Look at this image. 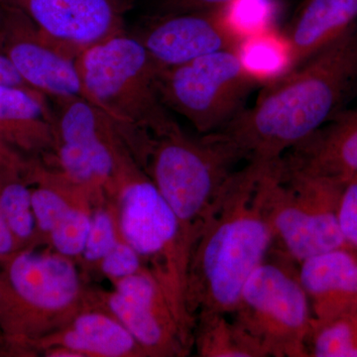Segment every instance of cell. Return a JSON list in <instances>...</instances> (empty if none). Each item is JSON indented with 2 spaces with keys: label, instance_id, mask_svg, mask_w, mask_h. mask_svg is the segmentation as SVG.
I'll list each match as a JSON object with an SVG mask.
<instances>
[{
  "label": "cell",
  "instance_id": "cell-14",
  "mask_svg": "<svg viewBox=\"0 0 357 357\" xmlns=\"http://www.w3.org/2000/svg\"><path fill=\"white\" fill-rule=\"evenodd\" d=\"M137 0H0L25 13L51 39L77 54L126 32Z\"/></svg>",
  "mask_w": 357,
  "mask_h": 357
},
{
  "label": "cell",
  "instance_id": "cell-9",
  "mask_svg": "<svg viewBox=\"0 0 357 357\" xmlns=\"http://www.w3.org/2000/svg\"><path fill=\"white\" fill-rule=\"evenodd\" d=\"M274 250L246 281L231 316L268 357H309L307 340L314 321L309 299L297 263Z\"/></svg>",
  "mask_w": 357,
  "mask_h": 357
},
{
  "label": "cell",
  "instance_id": "cell-1",
  "mask_svg": "<svg viewBox=\"0 0 357 357\" xmlns=\"http://www.w3.org/2000/svg\"><path fill=\"white\" fill-rule=\"evenodd\" d=\"M301 66L215 131L241 161L280 159L357 100V25Z\"/></svg>",
  "mask_w": 357,
  "mask_h": 357
},
{
  "label": "cell",
  "instance_id": "cell-5",
  "mask_svg": "<svg viewBox=\"0 0 357 357\" xmlns=\"http://www.w3.org/2000/svg\"><path fill=\"white\" fill-rule=\"evenodd\" d=\"M77 66L91 102L114 122L129 150L173 121L159 96L158 68L130 33L82 52Z\"/></svg>",
  "mask_w": 357,
  "mask_h": 357
},
{
  "label": "cell",
  "instance_id": "cell-13",
  "mask_svg": "<svg viewBox=\"0 0 357 357\" xmlns=\"http://www.w3.org/2000/svg\"><path fill=\"white\" fill-rule=\"evenodd\" d=\"M160 70L187 64L215 52L236 51L243 37L222 10L147 16L130 32Z\"/></svg>",
  "mask_w": 357,
  "mask_h": 357
},
{
  "label": "cell",
  "instance_id": "cell-28",
  "mask_svg": "<svg viewBox=\"0 0 357 357\" xmlns=\"http://www.w3.org/2000/svg\"><path fill=\"white\" fill-rule=\"evenodd\" d=\"M338 223L347 246L357 251V177L347 181L342 187Z\"/></svg>",
  "mask_w": 357,
  "mask_h": 357
},
{
  "label": "cell",
  "instance_id": "cell-25",
  "mask_svg": "<svg viewBox=\"0 0 357 357\" xmlns=\"http://www.w3.org/2000/svg\"><path fill=\"white\" fill-rule=\"evenodd\" d=\"M93 208L91 201L81 202L73 206L55 225L45 241V245L77 263L88 238Z\"/></svg>",
  "mask_w": 357,
  "mask_h": 357
},
{
  "label": "cell",
  "instance_id": "cell-31",
  "mask_svg": "<svg viewBox=\"0 0 357 357\" xmlns=\"http://www.w3.org/2000/svg\"><path fill=\"white\" fill-rule=\"evenodd\" d=\"M23 249L6 220L0 213V260L9 257Z\"/></svg>",
  "mask_w": 357,
  "mask_h": 357
},
{
  "label": "cell",
  "instance_id": "cell-32",
  "mask_svg": "<svg viewBox=\"0 0 357 357\" xmlns=\"http://www.w3.org/2000/svg\"><path fill=\"white\" fill-rule=\"evenodd\" d=\"M0 86H29L21 79L10 61L2 53H0Z\"/></svg>",
  "mask_w": 357,
  "mask_h": 357
},
{
  "label": "cell",
  "instance_id": "cell-8",
  "mask_svg": "<svg viewBox=\"0 0 357 357\" xmlns=\"http://www.w3.org/2000/svg\"><path fill=\"white\" fill-rule=\"evenodd\" d=\"M263 184L273 246L293 261L347 246L338 223L342 183L297 170L281 157L267 162Z\"/></svg>",
  "mask_w": 357,
  "mask_h": 357
},
{
  "label": "cell",
  "instance_id": "cell-10",
  "mask_svg": "<svg viewBox=\"0 0 357 357\" xmlns=\"http://www.w3.org/2000/svg\"><path fill=\"white\" fill-rule=\"evenodd\" d=\"M259 84L232 50L160 70L157 77L167 109L184 116L199 134L215 132L231 121Z\"/></svg>",
  "mask_w": 357,
  "mask_h": 357
},
{
  "label": "cell",
  "instance_id": "cell-7",
  "mask_svg": "<svg viewBox=\"0 0 357 357\" xmlns=\"http://www.w3.org/2000/svg\"><path fill=\"white\" fill-rule=\"evenodd\" d=\"M114 202L122 236L158 282L185 340L194 347L195 324L185 304L190 252L177 218L142 169L124 181Z\"/></svg>",
  "mask_w": 357,
  "mask_h": 357
},
{
  "label": "cell",
  "instance_id": "cell-11",
  "mask_svg": "<svg viewBox=\"0 0 357 357\" xmlns=\"http://www.w3.org/2000/svg\"><path fill=\"white\" fill-rule=\"evenodd\" d=\"M0 4V53L21 79L49 98L77 96L91 102L77 70L79 54L45 35L20 9Z\"/></svg>",
  "mask_w": 357,
  "mask_h": 357
},
{
  "label": "cell",
  "instance_id": "cell-12",
  "mask_svg": "<svg viewBox=\"0 0 357 357\" xmlns=\"http://www.w3.org/2000/svg\"><path fill=\"white\" fill-rule=\"evenodd\" d=\"M91 289V297L126 326L146 357H183L192 351L158 282L143 268L112 283Z\"/></svg>",
  "mask_w": 357,
  "mask_h": 357
},
{
  "label": "cell",
  "instance_id": "cell-20",
  "mask_svg": "<svg viewBox=\"0 0 357 357\" xmlns=\"http://www.w3.org/2000/svg\"><path fill=\"white\" fill-rule=\"evenodd\" d=\"M194 349L201 357H268L261 344L231 314L213 312L195 321Z\"/></svg>",
  "mask_w": 357,
  "mask_h": 357
},
{
  "label": "cell",
  "instance_id": "cell-34",
  "mask_svg": "<svg viewBox=\"0 0 357 357\" xmlns=\"http://www.w3.org/2000/svg\"><path fill=\"white\" fill-rule=\"evenodd\" d=\"M0 15H1V4H0Z\"/></svg>",
  "mask_w": 357,
  "mask_h": 357
},
{
  "label": "cell",
  "instance_id": "cell-6",
  "mask_svg": "<svg viewBox=\"0 0 357 357\" xmlns=\"http://www.w3.org/2000/svg\"><path fill=\"white\" fill-rule=\"evenodd\" d=\"M55 147L43 163L91 195L93 204L114 202L140 168L114 121L86 98H50Z\"/></svg>",
  "mask_w": 357,
  "mask_h": 357
},
{
  "label": "cell",
  "instance_id": "cell-22",
  "mask_svg": "<svg viewBox=\"0 0 357 357\" xmlns=\"http://www.w3.org/2000/svg\"><path fill=\"white\" fill-rule=\"evenodd\" d=\"M236 52L244 67L260 84L273 82L292 70L287 41L274 29L246 37Z\"/></svg>",
  "mask_w": 357,
  "mask_h": 357
},
{
  "label": "cell",
  "instance_id": "cell-19",
  "mask_svg": "<svg viewBox=\"0 0 357 357\" xmlns=\"http://www.w3.org/2000/svg\"><path fill=\"white\" fill-rule=\"evenodd\" d=\"M356 25L357 0H306L283 34L290 50L292 70Z\"/></svg>",
  "mask_w": 357,
  "mask_h": 357
},
{
  "label": "cell",
  "instance_id": "cell-33",
  "mask_svg": "<svg viewBox=\"0 0 357 357\" xmlns=\"http://www.w3.org/2000/svg\"><path fill=\"white\" fill-rule=\"evenodd\" d=\"M6 347H4L3 342L0 340V356H6Z\"/></svg>",
  "mask_w": 357,
  "mask_h": 357
},
{
  "label": "cell",
  "instance_id": "cell-15",
  "mask_svg": "<svg viewBox=\"0 0 357 357\" xmlns=\"http://www.w3.org/2000/svg\"><path fill=\"white\" fill-rule=\"evenodd\" d=\"M0 139L26 158H50L55 147L50 98L29 86H0Z\"/></svg>",
  "mask_w": 357,
  "mask_h": 357
},
{
  "label": "cell",
  "instance_id": "cell-23",
  "mask_svg": "<svg viewBox=\"0 0 357 357\" xmlns=\"http://www.w3.org/2000/svg\"><path fill=\"white\" fill-rule=\"evenodd\" d=\"M307 351L309 357H357V310L326 321H312Z\"/></svg>",
  "mask_w": 357,
  "mask_h": 357
},
{
  "label": "cell",
  "instance_id": "cell-2",
  "mask_svg": "<svg viewBox=\"0 0 357 357\" xmlns=\"http://www.w3.org/2000/svg\"><path fill=\"white\" fill-rule=\"evenodd\" d=\"M266 163L246 162L232 173L192 249L185 304L194 324L202 314H231L246 281L273 248L263 184Z\"/></svg>",
  "mask_w": 357,
  "mask_h": 357
},
{
  "label": "cell",
  "instance_id": "cell-26",
  "mask_svg": "<svg viewBox=\"0 0 357 357\" xmlns=\"http://www.w3.org/2000/svg\"><path fill=\"white\" fill-rule=\"evenodd\" d=\"M230 26L243 38L273 30L271 0H236L223 9Z\"/></svg>",
  "mask_w": 357,
  "mask_h": 357
},
{
  "label": "cell",
  "instance_id": "cell-21",
  "mask_svg": "<svg viewBox=\"0 0 357 357\" xmlns=\"http://www.w3.org/2000/svg\"><path fill=\"white\" fill-rule=\"evenodd\" d=\"M26 174L20 171L0 174V213L22 248L43 245L40 243L33 213L31 185Z\"/></svg>",
  "mask_w": 357,
  "mask_h": 357
},
{
  "label": "cell",
  "instance_id": "cell-29",
  "mask_svg": "<svg viewBox=\"0 0 357 357\" xmlns=\"http://www.w3.org/2000/svg\"><path fill=\"white\" fill-rule=\"evenodd\" d=\"M151 4L147 16L163 14L222 10L236 0H148Z\"/></svg>",
  "mask_w": 357,
  "mask_h": 357
},
{
  "label": "cell",
  "instance_id": "cell-4",
  "mask_svg": "<svg viewBox=\"0 0 357 357\" xmlns=\"http://www.w3.org/2000/svg\"><path fill=\"white\" fill-rule=\"evenodd\" d=\"M134 158L177 218L191 256L227 181L241 160L218 132L192 136L175 119L148 133Z\"/></svg>",
  "mask_w": 357,
  "mask_h": 357
},
{
  "label": "cell",
  "instance_id": "cell-17",
  "mask_svg": "<svg viewBox=\"0 0 357 357\" xmlns=\"http://www.w3.org/2000/svg\"><path fill=\"white\" fill-rule=\"evenodd\" d=\"M314 321L357 310V251L349 246L312 256L298 264Z\"/></svg>",
  "mask_w": 357,
  "mask_h": 357
},
{
  "label": "cell",
  "instance_id": "cell-30",
  "mask_svg": "<svg viewBox=\"0 0 357 357\" xmlns=\"http://www.w3.org/2000/svg\"><path fill=\"white\" fill-rule=\"evenodd\" d=\"M30 159L18 153L0 139V174L20 171L27 172Z\"/></svg>",
  "mask_w": 357,
  "mask_h": 357
},
{
  "label": "cell",
  "instance_id": "cell-24",
  "mask_svg": "<svg viewBox=\"0 0 357 357\" xmlns=\"http://www.w3.org/2000/svg\"><path fill=\"white\" fill-rule=\"evenodd\" d=\"M121 237L114 202L107 201L95 204L86 245L77 260V265L84 277L86 272H96L102 258L119 243Z\"/></svg>",
  "mask_w": 357,
  "mask_h": 357
},
{
  "label": "cell",
  "instance_id": "cell-3",
  "mask_svg": "<svg viewBox=\"0 0 357 357\" xmlns=\"http://www.w3.org/2000/svg\"><path fill=\"white\" fill-rule=\"evenodd\" d=\"M89 290L77 263L47 245L0 260V340L7 356H35V345L89 304Z\"/></svg>",
  "mask_w": 357,
  "mask_h": 357
},
{
  "label": "cell",
  "instance_id": "cell-16",
  "mask_svg": "<svg viewBox=\"0 0 357 357\" xmlns=\"http://www.w3.org/2000/svg\"><path fill=\"white\" fill-rule=\"evenodd\" d=\"M282 159L297 170L342 184L357 177V105L333 117Z\"/></svg>",
  "mask_w": 357,
  "mask_h": 357
},
{
  "label": "cell",
  "instance_id": "cell-27",
  "mask_svg": "<svg viewBox=\"0 0 357 357\" xmlns=\"http://www.w3.org/2000/svg\"><path fill=\"white\" fill-rule=\"evenodd\" d=\"M145 268L142 258L122 236L119 243L110 249L96 267V273L110 281V283L137 273Z\"/></svg>",
  "mask_w": 357,
  "mask_h": 357
},
{
  "label": "cell",
  "instance_id": "cell-18",
  "mask_svg": "<svg viewBox=\"0 0 357 357\" xmlns=\"http://www.w3.org/2000/svg\"><path fill=\"white\" fill-rule=\"evenodd\" d=\"M67 347L79 357H146L135 338L112 312L91 297L69 323L35 345L34 354L48 347Z\"/></svg>",
  "mask_w": 357,
  "mask_h": 357
}]
</instances>
